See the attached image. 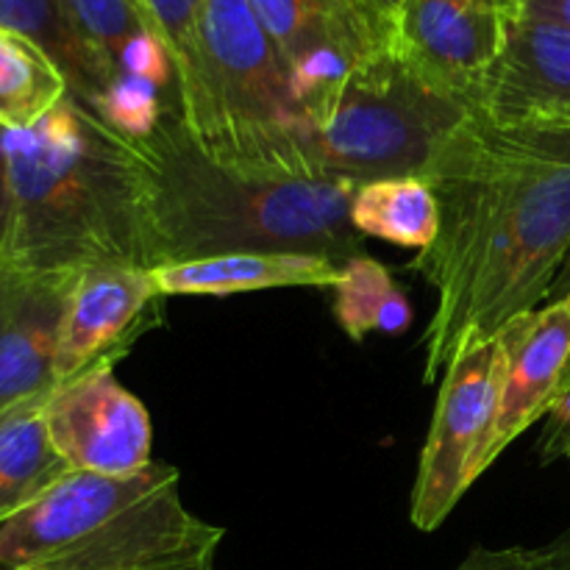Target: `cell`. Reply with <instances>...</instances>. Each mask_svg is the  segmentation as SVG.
I'll return each instance as SVG.
<instances>
[{"instance_id":"6da1fadb","label":"cell","mask_w":570,"mask_h":570,"mask_svg":"<svg viewBox=\"0 0 570 570\" xmlns=\"http://www.w3.org/2000/svg\"><path fill=\"white\" fill-rule=\"evenodd\" d=\"M438 237L412 271L434 289L423 382L549 301L570 254V120L473 109L421 173Z\"/></svg>"},{"instance_id":"7a4b0ae2","label":"cell","mask_w":570,"mask_h":570,"mask_svg":"<svg viewBox=\"0 0 570 570\" xmlns=\"http://www.w3.org/2000/svg\"><path fill=\"white\" fill-rule=\"evenodd\" d=\"M139 173L150 267L228 254H315L345 265L362 254L351 223L360 184L237 165L209 154L173 106L128 139Z\"/></svg>"},{"instance_id":"3957f363","label":"cell","mask_w":570,"mask_h":570,"mask_svg":"<svg viewBox=\"0 0 570 570\" xmlns=\"http://www.w3.org/2000/svg\"><path fill=\"white\" fill-rule=\"evenodd\" d=\"M9 226L0 256L33 271L150 267L131 145L67 95L48 117L3 131Z\"/></svg>"},{"instance_id":"277c9868","label":"cell","mask_w":570,"mask_h":570,"mask_svg":"<svg viewBox=\"0 0 570 570\" xmlns=\"http://www.w3.org/2000/svg\"><path fill=\"white\" fill-rule=\"evenodd\" d=\"M473 111L423 76L393 42L304 104V137L323 173L354 184L421 176Z\"/></svg>"},{"instance_id":"5b68a950","label":"cell","mask_w":570,"mask_h":570,"mask_svg":"<svg viewBox=\"0 0 570 570\" xmlns=\"http://www.w3.org/2000/svg\"><path fill=\"white\" fill-rule=\"evenodd\" d=\"M198 50L204 111L189 134L209 154L298 176L323 173L306 145L287 65L248 0H204Z\"/></svg>"},{"instance_id":"8992f818","label":"cell","mask_w":570,"mask_h":570,"mask_svg":"<svg viewBox=\"0 0 570 570\" xmlns=\"http://www.w3.org/2000/svg\"><path fill=\"white\" fill-rule=\"evenodd\" d=\"M501 360V337H493L462 351L443 373L410 501V518L421 532L443 527L462 495L488 473L484 454L499 406Z\"/></svg>"},{"instance_id":"52a82bcc","label":"cell","mask_w":570,"mask_h":570,"mask_svg":"<svg viewBox=\"0 0 570 570\" xmlns=\"http://www.w3.org/2000/svg\"><path fill=\"white\" fill-rule=\"evenodd\" d=\"M181 473L154 462L134 476L67 471L37 501L0 523V568L28 570L115 532L178 490Z\"/></svg>"},{"instance_id":"ba28073f","label":"cell","mask_w":570,"mask_h":570,"mask_svg":"<svg viewBox=\"0 0 570 570\" xmlns=\"http://www.w3.org/2000/svg\"><path fill=\"white\" fill-rule=\"evenodd\" d=\"M117 362H100L59 382L45 399V423L70 471L134 476L154 465V429L142 401L115 376Z\"/></svg>"},{"instance_id":"9c48e42d","label":"cell","mask_w":570,"mask_h":570,"mask_svg":"<svg viewBox=\"0 0 570 570\" xmlns=\"http://www.w3.org/2000/svg\"><path fill=\"white\" fill-rule=\"evenodd\" d=\"M512 17V0H404L393 45L438 87L479 109Z\"/></svg>"},{"instance_id":"30bf717a","label":"cell","mask_w":570,"mask_h":570,"mask_svg":"<svg viewBox=\"0 0 570 570\" xmlns=\"http://www.w3.org/2000/svg\"><path fill=\"white\" fill-rule=\"evenodd\" d=\"M289 70L298 106L332 87L393 31L356 0H248Z\"/></svg>"},{"instance_id":"8fae6325","label":"cell","mask_w":570,"mask_h":570,"mask_svg":"<svg viewBox=\"0 0 570 570\" xmlns=\"http://www.w3.org/2000/svg\"><path fill=\"white\" fill-rule=\"evenodd\" d=\"M501 384L490 432L488 468L527 432L549 417L570 390V295L523 312L499 332Z\"/></svg>"},{"instance_id":"7c38bea8","label":"cell","mask_w":570,"mask_h":570,"mask_svg":"<svg viewBox=\"0 0 570 570\" xmlns=\"http://www.w3.org/2000/svg\"><path fill=\"white\" fill-rule=\"evenodd\" d=\"M78 276L0 256V412L56 387V351Z\"/></svg>"},{"instance_id":"4fadbf2b","label":"cell","mask_w":570,"mask_h":570,"mask_svg":"<svg viewBox=\"0 0 570 570\" xmlns=\"http://www.w3.org/2000/svg\"><path fill=\"white\" fill-rule=\"evenodd\" d=\"M161 295L150 267L98 265L78 276L61 323L56 351V384L117 362L134 340L154 326Z\"/></svg>"},{"instance_id":"5bb4252c","label":"cell","mask_w":570,"mask_h":570,"mask_svg":"<svg viewBox=\"0 0 570 570\" xmlns=\"http://www.w3.org/2000/svg\"><path fill=\"white\" fill-rule=\"evenodd\" d=\"M479 109L507 120L512 117L570 120L568 28L512 17L504 53L484 83Z\"/></svg>"},{"instance_id":"9a60e30c","label":"cell","mask_w":570,"mask_h":570,"mask_svg":"<svg viewBox=\"0 0 570 570\" xmlns=\"http://www.w3.org/2000/svg\"><path fill=\"white\" fill-rule=\"evenodd\" d=\"M337 262L315 254H228L150 267L161 298L239 295L284 287H334Z\"/></svg>"},{"instance_id":"2e32d148","label":"cell","mask_w":570,"mask_h":570,"mask_svg":"<svg viewBox=\"0 0 570 570\" xmlns=\"http://www.w3.org/2000/svg\"><path fill=\"white\" fill-rule=\"evenodd\" d=\"M45 399L48 393L0 412V523L26 510L70 471L48 434Z\"/></svg>"},{"instance_id":"e0dca14e","label":"cell","mask_w":570,"mask_h":570,"mask_svg":"<svg viewBox=\"0 0 570 570\" xmlns=\"http://www.w3.org/2000/svg\"><path fill=\"white\" fill-rule=\"evenodd\" d=\"M351 223L362 237H376L423 254L438 237V198L421 176L379 178L356 187Z\"/></svg>"},{"instance_id":"ac0fdd59","label":"cell","mask_w":570,"mask_h":570,"mask_svg":"<svg viewBox=\"0 0 570 570\" xmlns=\"http://www.w3.org/2000/svg\"><path fill=\"white\" fill-rule=\"evenodd\" d=\"M0 28L37 42L61 67L70 92L87 106L111 83V72L78 37L61 0H0Z\"/></svg>"},{"instance_id":"d6986e66","label":"cell","mask_w":570,"mask_h":570,"mask_svg":"<svg viewBox=\"0 0 570 570\" xmlns=\"http://www.w3.org/2000/svg\"><path fill=\"white\" fill-rule=\"evenodd\" d=\"M70 95L61 67L22 33L0 28V128L22 131Z\"/></svg>"},{"instance_id":"ffe728a7","label":"cell","mask_w":570,"mask_h":570,"mask_svg":"<svg viewBox=\"0 0 570 570\" xmlns=\"http://www.w3.org/2000/svg\"><path fill=\"white\" fill-rule=\"evenodd\" d=\"M332 289L337 323L356 343L371 332L401 334L410 326V301L393 282V273L373 256H351L340 267V278Z\"/></svg>"},{"instance_id":"44dd1931","label":"cell","mask_w":570,"mask_h":570,"mask_svg":"<svg viewBox=\"0 0 570 570\" xmlns=\"http://www.w3.org/2000/svg\"><path fill=\"white\" fill-rule=\"evenodd\" d=\"M204 0H139L150 31L165 45L176 83V109L189 131H195L204 111V83H200L198 17Z\"/></svg>"},{"instance_id":"7402d4cb","label":"cell","mask_w":570,"mask_h":570,"mask_svg":"<svg viewBox=\"0 0 570 570\" xmlns=\"http://www.w3.org/2000/svg\"><path fill=\"white\" fill-rule=\"evenodd\" d=\"M87 48L111 72V81L134 65V56L156 37L137 0H61Z\"/></svg>"},{"instance_id":"603a6c76","label":"cell","mask_w":570,"mask_h":570,"mask_svg":"<svg viewBox=\"0 0 570 570\" xmlns=\"http://www.w3.org/2000/svg\"><path fill=\"white\" fill-rule=\"evenodd\" d=\"M451 570H534V549H488L476 546L465 560Z\"/></svg>"},{"instance_id":"cb8c5ba5","label":"cell","mask_w":570,"mask_h":570,"mask_svg":"<svg viewBox=\"0 0 570 570\" xmlns=\"http://www.w3.org/2000/svg\"><path fill=\"white\" fill-rule=\"evenodd\" d=\"M570 449V390L560 399V404L546 417L543 438H540V460L554 462L566 456Z\"/></svg>"},{"instance_id":"d4e9b609","label":"cell","mask_w":570,"mask_h":570,"mask_svg":"<svg viewBox=\"0 0 570 570\" xmlns=\"http://www.w3.org/2000/svg\"><path fill=\"white\" fill-rule=\"evenodd\" d=\"M512 14L523 20L551 22L570 31V0H512Z\"/></svg>"},{"instance_id":"484cf974","label":"cell","mask_w":570,"mask_h":570,"mask_svg":"<svg viewBox=\"0 0 570 570\" xmlns=\"http://www.w3.org/2000/svg\"><path fill=\"white\" fill-rule=\"evenodd\" d=\"M534 570H570V529L534 549Z\"/></svg>"},{"instance_id":"4316f807","label":"cell","mask_w":570,"mask_h":570,"mask_svg":"<svg viewBox=\"0 0 570 570\" xmlns=\"http://www.w3.org/2000/svg\"><path fill=\"white\" fill-rule=\"evenodd\" d=\"M6 226H9V176H6V156H3V128H0V250H3Z\"/></svg>"},{"instance_id":"83f0119b","label":"cell","mask_w":570,"mask_h":570,"mask_svg":"<svg viewBox=\"0 0 570 570\" xmlns=\"http://www.w3.org/2000/svg\"><path fill=\"white\" fill-rule=\"evenodd\" d=\"M356 3H360L365 11H371L379 22H384V26L393 31V20H395V14H399V9L404 0H356Z\"/></svg>"},{"instance_id":"f1b7e54d","label":"cell","mask_w":570,"mask_h":570,"mask_svg":"<svg viewBox=\"0 0 570 570\" xmlns=\"http://www.w3.org/2000/svg\"><path fill=\"white\" fill-rule=\"evenodd\" d=\"M568 295H570V254H568L566 265H562L560 276H557L554 287H551V293H549V301H560V298H568ZM549 301H546V304H549Z\"/></svg>"},{"instance_id":"f546056e","label":"cell","mask_w":570,"mask_h":570,"mask_svg":"<svg viewBox=\"0 0 570 570\" xmlns=\"http://www.w3.org/2000/svg\"><path fill=\"white\" fill-rule=\"evenodd\" d=\"M566 456H568V460H570V449H568V454H566Z\"/></svg>"},{"instance_id":"4dcf8cb0","label":"cell","mask_w":570,"mask_h":570,"mask_svg":"<svg viewBox=\"0 0 570 570\" xmlns=\"http://www.w3.org/2000/svg\"><path fill=\"white\" fill-rule=\"evenodd\" d=\"M0 570H3V568H0Z\"/></svg>"},{"instance_id":"1f68e13d","label":"cell","mask_w":570,"mask_h":570,"mask_svg":"<svg viewBox=\"0 0 570 570\" xmlns=\"http://www.w3.org/2000/svg\"><path fill=\"white\" fill-rule=\"evenodd\" d=\"M137 3H139V0H137Z\"/></svg>"}]
</instances>
